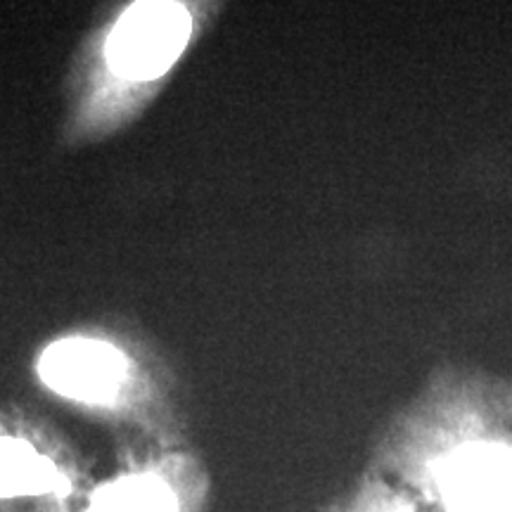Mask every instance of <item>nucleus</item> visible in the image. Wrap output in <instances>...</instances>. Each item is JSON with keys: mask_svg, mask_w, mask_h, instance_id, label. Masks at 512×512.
Segmentation results:
<instances>
[{"mask_svg": "<svg viewBox=\"0 0 512 512\" xmlns=\"http://www.w3.org/2000/svg\"><path fill=\"white\" fill-rule=\"evenodd\" d=\"M183 467L178 460L128 467L95 486L83 512H192V482Z\"/></svg>", "mask_w": 512, "mask_h": 512, "instance_id": "nucleus-5", "label": "nucleus"}, {"mask_svg": "<svg viewBox=\"0 0 512 512\" xmlns=\"http://www.w3.org/2000/svg\"><path fill=\"white\" fill-rule=\"evenodd\" d=\"M188 38L190 15L181 5H133L107 41V62L124 79H157L178 60Z\"/></svg>", "mask_w": 512, "mask_h": 512, "instance_id": "nucleus-2", "label": "nucleus"}, {"mask_svg": "<svg viewBox=\"0 0 512 512\" xmlns=\"http://www.w3.org/2000/svg\"><path fill=\"white\" fill-rule=\"evenodd\" d=\"M337 512H427L406 491H396L389 484L373 479L366 482L354 496L344 503L342 510Z\"/></svg>", "mask_w": 512, "mask_h": 512, "instance_id": "nucleus-6", "label": "nucleus"}, {"mask_svg": "<svg viewBox=\"0 0 512 512\" xmlns=\"http://www.w3.org/2000/svg\"><path fill=\"white\" fill-rule=\"evenodd\" d=\"M79 491L72 460L24 437H0V503H43L48 512H69Z\"/></svg>", "mask_w": 512, "mask_h": 512, "instance_id": "nucleus-4", "label": "nucleus"}, {"mask_svg": "<svg viewBox=\"0 0 512 512\" xmlns=\"http://www.w3.org/2000/svg\"><path fill=\"white\" fill-rule=\"evenodd\" d=\"M38 373L55 394L88 406H114L128 380L124 356L95 339L53 344L38 363Z\"/></svg>", "mask_w": 512, "mask_h": 512, "instance_id": "nucleus-3", "label": "nucleus"}, {"mask_svg": "<svg viewBox=\"0 0 512 512\" xmlns=\"http://www.w3.org/2000/svg\"><path fill=\"white\" fill-rule=\"evenodd\" d=\"M384 456L427 512H512V387L467 375L403 422Z\"/></svg>", "mask_w": 512, "mask_h": 512, "instance_id": "nucleus-1", "label": "nucleus"}]
</instances>
